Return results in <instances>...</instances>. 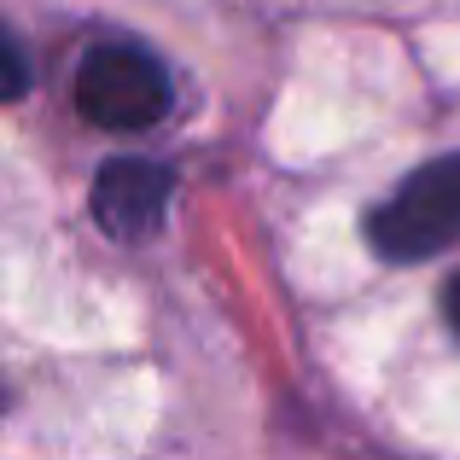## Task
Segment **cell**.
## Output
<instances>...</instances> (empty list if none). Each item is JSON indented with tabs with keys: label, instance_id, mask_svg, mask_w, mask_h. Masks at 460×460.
Segmentation results:
<instances>
[{
	"label": "cell",
	"instance_id": "cell-1",
	"mask_svg": "<svg viewBox=\"0 0 460 460\" xmlns=\"http://www.w3.org/2000/svg\"><path fill=\"white\" fill-rule=\"evenodd\" d=\"M367 245L385 262H420L460 245V152L408 169L367 210Z\"/></svg>",
	"mask_w": 460,
	"mask_h": 460
},
{
	"label": "cell",
	"instance_id": "cell-2",
	"mask_svg": "<svg viewBox=\"0 0 460 460\" xmlns=\"http://www.w3.org/2000/svg\"><path fill=\"white\" fill-rule=\"evenodd\" d=\"M175 88H169V70L157 65V53H146L140 41H100L88 47L76 70V111L93 128H111V135H135L169 117Z\"/></svg>",
	"mask_w": 460,
	"mask_h": 460
},
{
	"label": "cell",
	"instance_id": "cell-3",
	"mask_svg": "<svg viewBox=\"0 0 460 460\" xmlns=\"http://www.w3.org/2000/svg\"><path fill=\"white\" fill-rule=\"evenodd\" d=\"M169 192H175V175H169L164 164H152V157H111V164L93 175L88 204H93V222L111 239L140 245V239H152L157 227H164Z\"/></svg>",
	"mask_w": 460,
	"mask_h": 460
},
{
	"label": "cell",
	"instance_id": "cell-4",
	"mask_svg": "<svg viewBox=\"0 0 460 460\" xmlns=\"http://www.w3.org/2000/svg\"><path fill=\"white\" fill-rule=\"evenodd\" d=\"M23 93H30V58H23L18 35L0 23V105H6V100H23Z\"/></svg>",
	"mask_w": 460,
	"mask_h": 460
},
{
	"label": "cell",
	"instance_id": "cell-5",
	"mask_svg": "<svg viewBox=\"0 0 460 460\" xmlns=\"http://www.w3.org/2000/svg\"><path fill=\"white\" fill-rule=\"evenodd\" d=\"M443 314H449V326L460 332V274H455L449 286H443Z\"/></svg>",
	"mask_w": 460,
	"mask_h": 460
},
{
	"label": "cell",
	"instance_id": "cell-6",
	"mask_svg": "<svg viewBox=\"0 0 460 460\" xmlns=\"http://www.w3.org/2000/svg\"><path fill=\"white\" fill-rule=\"evenodd\" d=\"M0 408H6V391H0Z\"/></svg>",
	"mask_w": 460,
	"mask_h": 460
}]
</instances>
